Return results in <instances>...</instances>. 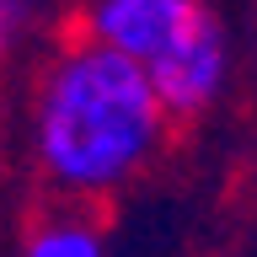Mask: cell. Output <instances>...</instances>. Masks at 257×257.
I'll list each match as a JSON object with an SVG mask.
<instances>
[{
    "label": "cell",
    "instance_id": "1",
    "mask_svg": "<svg viewBox=\"0 0 257 257\" xmlns=\"http://www.w3.org/2000/svg\"><path fill=\"white\" fill-rule=\"evenodd\" d=\"M166 107L150 80L107 43L70 48L38 86L32 145L43 172L70 193H107L156 156Z\"/></svg>",
    "mask_w": 257,
    "mask_h": 257
},
{
    "label": "cell",
    "instance_id": "2",
    "mask_svg": "<svg viewBox=\"0 0 257 257\" xmlns=\"http://www.w3.org/2000/svg\"><path fill=\"white\" fill-rule=\"evenodd\" d=\"M91 38L150 80L166 118L204 112L225 86V32L204 0H96Z\"/></svg>",
    "mask_w": 257,
    "mask_h": 257
},
{
    "label": "cell",
    "instance_id": "3",
    "mask_svg": "<svg viewBox=\"0 0 257 257\" xmlns=\"http://www.w3.org/2000/svg\"><path fill=\"white\" fill-rule=\"evenodd\" d=\"M27 257H107V252H102V236L91 225L59 220V225H48V230H38L27 241Z\"/></svg>",
    "mask_w": 257,
    "mask_h": 257
},
{
    "label": "cell",
    "instance_id": "4",
    "mask_svg": "<svg viewBox=\"0 0 257 257\" xmlns=\"http://www.w3.org/2000/svg\"><path fill=\"white\" fill-rule=\"evenodd\" d=\"M27 11H32V0H0V48L16 38V27L27 22Z\"/></svg>",
    "mask_w": 257,
    "mask_h": 257
}]
</instances>
